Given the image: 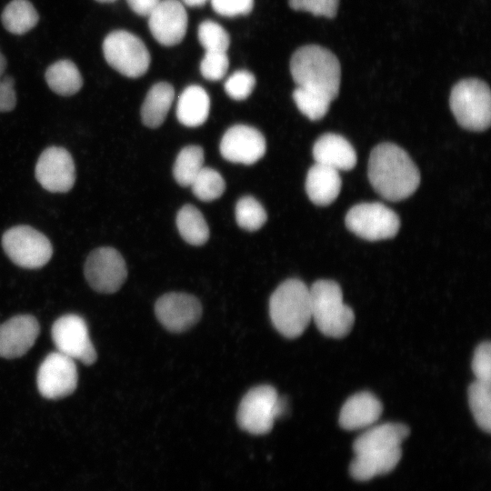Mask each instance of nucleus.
<instances>
[{
	"label": "nucleus",
	"instance_id": "bb28decb",
	"mask_svg": "<svg viewBox=\"0 0 491 491\" xmlns=\"http://www.w3.org/2000/svg\"><path fill=\"white\" fill-rule=\"evenodd\" d=\"M176 225L182 238L190 245L202 246L209 238V228L202 213L185 205L177 213Z\"/></svg>",
	"mask_w": 491,
	"mask_h": 491
},
{
	"label": "nucleus",
	"instance_id": "423d86ee",
	"mask_svg": "<svg viewBox=\"0 0 491 491\" xmlns=\"http://www.w3.org/2000/svg\"><path fill=\"white\" fill-rule=\"evenodd\" d=\"M287 404L269 385L251 388L239 404L236 419L239 427L252 435L267 434L275 420L285 415Z\"/></svg>",
	"mask_w": 491,
	"mask_h": 491
},
{
	"label": "nucleus",
	"instance_id": "0eeeda50",
	"mask_svg": "<svg viewBox=\"0 0 491 491\" xmlns=\"http://www.w3.org/2000/svg\"><path fill=\"white\" fill-rule=\"evenodd\" d=\"M102 49L107 64L126 77H140L149 68L151 58L147 47L128 31L109 33L103 41Z\"/></svg>",
	"mask_w": 491,
	"mask_h": 491
},
{
	"label": "nucleus",
	"instance_id": "37998d69",
	"mask_svg": "<svg viewBox=\"0 0 491 491\" xmlns=\"http://www.w3.org/2000/svg\"><path fill=\"white\" fill-rule=\"evenodd\" d=\"M95 1H97L99 3H113V2H115L116 0H95Z\"/></svg>",
	"mask_w": 491,
	"mask_h": 491
},
{
	"label": "nucleus",
	"instance_id": "72a5a7b5",
	"mask_svg": "<svg viewBox=\"0 0 491 491\" xmlns=\"http://www.w3.org/2000/svg\"><path fill=\"white\" fill-rule=\"evenodd\" d=\"M256 85L255 75L247 70L234 72L225 82L224 88L226 95L234 100L246 99Z\"/></svg>",
	"mask_w": 491,
	"mask_h": 491
},
{
	"label": "nucleus",
	"instance_id": "f257e3e1",
	"mask_svg": "<svg viewBox=\"0 0 491 491\" xmlns=\"http://www.w3.org/2000/svg\"><path fill=\"white\" fill-rule=\"evenodd\" d=\"M367 172L375 191L389 201L407 198L420 184L416 164L404 149L392 143H382L372 149Z\"/></svg>",
	"mask_w": 491,
	"mask_h": 491
},
{
	"label": "nucleus",
	"instance_id": "dca6fc26",
	"mask_svg": "<svg viewBox=\"0 0 491 491\" xmlns=\"http://www.w3.org/2000/svg\"><path fill=\"white\" fill-rule=\"evenodd\" d=\"M159 322L169 331L181 333L193 326L200 318L201 304L196 297L185 293H167L155 306Z\"/></svg>",
	"mask_w": 491,
	"mask_h": 491
},
{
	"label": "nucleus",
	"instance_id": "ea45409f",
	"mask_svg": "<svg viewBox=\"0 0 491 491\" xmlns=\"http://www.w3.org/2000/svg\"><path fill=\"white\" fill-rule=\"evenodd\" d=\"M161 0H126L129 7L138 15L148 16Z\"/></svg>",
	"mask_w": 491,
	"mask_h": 491
},
{
	"label": "nucleus",
	"instance_id": "f3484780",
	"mask_svg": "<svg viewBox=\"0 0 491 491\" xmlns=\"http://www.w3.org/2000/svg\"><path fill=\"white\" fill-rule=\"evenodd\" d=\"M40 327L30 315L15 316L0 325V356L7 359L24 356L35 344Z\"/></svg>",
	"mask_w": 491,
	"mask_h": 491
},
{
	"label": "nucleus",
	"instance_id": "20e7f679",
	"mask_svg": "<svg viewBox=\"0 0 491 491\" xmlns=\"http://www.w3.org/2000/svg\"><path fill=\"white\" fill-rule=\"evenodd\" d=\"M311 319L325 336L342 338L351 331L355 314L351 307L343 302L340 286L333 281L321 279L309 288Z\"/></svg>",
	"mask_w": 491,
	"mask_h": 491
},
{
	"label": "nucleus",
	"instance_id": "aec40b11",
	"mask_svg": "<svg viewBox=\"0 0 491 491\" xmlns=\"http://www.w3.org/2000/svg\"><path fill=\"white\" fill-rule=\"evenodd\" d=\"M409 435V428L400 423L370 426L353 444L355 454L386 451L400 447Z\"/></svg>",
	"mask_w": 491,
	"mask_h": 491
},
{
	"label": "nucleus",
	"instance_id": "f8f14e48",
	"mask_svg": "<svg viewBox=\"0 0 491 491\" xmlns=\"http://www.w3.org/2000/svg\"><path fill=\"white\" fill-rule=\"evenodd\" d=\"M77 377L75 360L56 351L47 355L41 363L36 375V385L42 396L58 399L75 390Z\"/></svg>",
	"mask_w": 491,
	"mask_h": 491
},
{
	"label": "nucleus",
	"instance_id": "4468645a",
	"mask_svg": "<svg viewBox=\"0 0 491 491\" xmlns=\"http://www.w3.org/2000/svg\"><path fill=\"white\" fill-rule=\"evenodd\" d=\"M148 27L162 45L182 42L187 29V13L180 0H161L148 15Z\"/></svg>",
	"mask_w": 491,
	"mask_h": 491
},
{
	"label": "nucleus",
	"instance_id": "4be33fe9",
	"mask_svg": "<svg viewBox=\"0 0 491 491\" xmlns=\"http://www.w3.org/2000/svg\"><path fill=\"white\" fill-rule=\"evenodd\" d=\"M401 456V446L386 451L356 454L349 466V473L356 480H370L391 472L399 463Z\"/></svg>",
	"mask_w": 491,
	"mask_h": 491
},
{
	"label": "nucleus",
	"instance_id": "7ed1b4c3",
	"mask_svg": "<svg viewBox=\"0 0 491 491\" xmlns=\"http://www.w3.org/2000/svg\"><path fill=\"white\" fill-rule=\"evenodd\" d=\"M269 316L276 329L287 338L303 334L311 320L310 291L299 279L281 283L269 299Z\"/></svg>",
	"mask_w": 491,
	"mask_h": 491
},
{
	"label": "nucleus",
	"instance_id": "e433bc0d",
	"mask_svg": "<svg viewBox=\"0 0 491 491\" xmlns=\"http://www.w3.org/2000/svg\"><path fill=\"white\" fill-rule=\"evenodd\" d=\"M471 367L476 381L491 384V345L489 341L481 343L476 348Z\"/></svg>",
	"mask_w": 491,
	"mask_h": 491
},
{
	"label": "nucleus",
	"instance_id": "39448f33",
	"mask_svg": "<svg viewBox=\"0 0 491 491\" xmlns=\"http://www.w3.org/2000/svg\"><path fill=\"white\" fill-rule=\"evenodd\" d=\"M449 105L463 128L484 131L489 127L491 93L486 82L476 78L459 81L451 90Z\"/></svg>",
	"mask_w": 491,
	"mask_h": 491
},
{
	"label": "nucleus",
	"instance_id": "393cba45",
	"mask_svg": "<svg viewBox=\"0 0 491 491\" xmlns=\"http://www.w3.org/2000/svg\"><path fill=\"white\" fill-rule=\"evenodd\" d=\"M45 77L49 88L63 96L76 94L83 85L79 69L68 59L58 60L49 65Z\"/></svg>",
	"mask_w": 491,
	"mask_h": 491
},
{
	"label": "nucleus",
	"instance_id": "79ce46f5",
	"mask_svg": "<svg viewBox=\"0 0 491 491\" xmlns=\"http://www.w3.org/2000/svg\"><path fill=\"white\" fill-rule=\"evenodd\" d=\"M5 65H6L5 58L0 51V76L3 75V73L5 72Z\"/></svg>",
	"mask_w": 491,
	"mask_h": 491
},
{
	"label": "nucleus",
	"instance_id": "f704fd0d",
	"mask_svg": "<svg viewBox=\"0 0 491 491\" xmlns=\"http://www.w3.org/2000/svg\"><path fill=\"white\" fill-rule=\"evenodd\" d=\"M228 66L226 52L205 51L200 63V72L205 79L218 81L225 75Z\"/></svg>",
	"mask_w": 491,
	"mask_h": 491
},
{
	"label": "nucleus",
	"instance_id": "1a4fd4ad",
	"mask_svg": "<svg viewBox=\"0 0 491 491\" xmlns=\"http://www.w3.org/2000/svg\"><path fill=\"white\" fill-rule=\"evenodd\" d=\"M345 223L348 230L368 241L392 238L400 228L398 215L378 202L354 205L348 210Z\"/></svg>",
	"mask_w": 491,
	"mask_h": 491
},
{
	"label": "nucleus",
	"instance_id": "ddd939ff",
	"mask_svg": "<svg viewBox=\"0 0 491 491\" xmlns=\"http://www.w3.org/2000/svg\"><path fill=\"white\" fill-rule=\"evenodd\" d=\"M42 187L52 193L68 192L75 181V168L70 153L59 146H50L40 155L35 169Z\"/></svg>",
	"mask_w": 491,
	"mask_h": 491
},
{
	"label": "nucleus",
	"instance_id": "9b49d317",
	"mask_svg": "<svg viewBox=\"0 0 491 491\" xmlns=\"http://www.w3.org/2000/svg\"><path fill=\"white\" fill-rule=\"evenodd\" d=\"M84 273L89 286L103 294L116 292L127 276L125 259L113 247H99L86 258Z\"/></svg>",
	"mask_w": 491,
	"mask_h": 491
},
{
	"label": "nucleus",
	"instance_id": "9d476101",
	"mask_svg": "<svg viewBox=\"0 0 491 491\" xmlns=\"http://www.w3.org/2000/svg\"><path fill=\"white\" fill-rule=\"evenodd\" d=\"M51 336L61 354L85 365H92L96 360L87 325L81 316L73 314L60 316L52 326Z\"/></svg>",
	"mask_w": 491,
	"mask_h": 491
},
{
	"label": "nucleus",
	"instance_id": "a878e982",
	"mask_svg": "<svg viewBox=\"0 0 491 491\" xmlns=\"http://www.w3.org/2000/svg\"><path fill=\"white\" fill-rule=\"evenodd\" d=\"M1 20L8 32L20 35L36 25L39 15L28 0H12L5 7Z\"/></svg>",
	"mask_w": 491,
	"mask_h": 491
},
{
	"label": "nucleus",
	"instance_id": "cd10ccee",
	"mask_svg": "<svg viewBox=\"0 0 491 491\" xmlns=\"http://www.w3.org/2000/svg\"><path fill=\"white\" fill-rule=\"evenodd\" d=\"M204 167V151L198 145L184 147L177 155L173 175L177 184L189 186Z\"/></svg>",
	"mask_w": 491,
	"mask_h": 491
},
{
	"label": "nucleus",
	"instance_id": "c756f323",
	"mask_svg": "<svg viewBox=\"0 0 491 491\" xmlns=\"http://www.w3.org/2000/svg\"><path fill=\"white\" fill-rule=\"evenodd\" d=\"M293 99L299 111L312 121L323 118L332 102L322 94L298 86L293 92Z\"/></svg>",
	"mask_w": 491,
	"mask_h": 491
},
{
	"label": "nucleus",
	"instance_id": "6ab92c4d",
	"mask_svg": "<svg viewBox=\"0 0 491 491\" xmlns=\"http://www.w3.org/2000/svg\"><path fill=\"white\" fill-rule=\"evenodd\" d=\"M316 163L337 171L353 169L356 165V153L353 145L342 135L333 133L322 135L314 144Z\"/></svg>",
	"mask_w": 491,
	"mask_h": 491
},
{
	"label": "nucleus",
	"instance_id": "412c9836",
	"mask_svg": "<svg viewBox=\"0 0 491 491\" xmlns=\"http://www.w3.org/2000/svg\"><path fill=\"white\" fill-rule=\"evenodd\" d=\"M306 192L316 205H328L338 196L342 180L339 171L316 163L307 172Z\"/></svg>",
	"mask_w": 491,
	"mask_h": 491
},
{
	"label": "nucleus",
	"instance_id": "6e6552de",
	"mask_svg": "<svg viewBox=\"0 0 491 491\" xmlns=\"http://www.w3.org/2000/svg\"><path fill=\"white\" fill-rule=\"evenodd\" d=\"M2 246L18 266L35 269L44 266L53 255L49 239L29 225H16L5 232Z\"/></svg>",
	"mask_w": 491,
	"mask_h": 491
},
{
	"label": "nucleus",
	"instance_id": "2f4dec72",
	"mask_svg": "<svg viewBox=\"0 0 491 491\" xmlns=\"http://www.w3.org/2000/svg\"><path fill=\"white\" fill-rule=\"evenodd\" d=\"M266 212L263 205L253 196L240 198L235 205V220L238 225L246 231H256L266 223Z\"/></svg>",
	"mask_w": 491,
	"mask_h": 491
},
{
	"label": "nucleus",
	"instance_id": "7c9ffc66",
	"mask_svg": "<svg viewBox=\"0 0 491 491\" xmlns=\"http://www.w3.org/2000/svg\"><path fill=\"white\" fill-rule=\"evenodd\" d=\"M191 187L198 199L210 202L223 195L225 183L216 170L204 166L194 179Z\"/></svg>",
	"mask_w": 491,
	"mask_h": 491
},
{
	"label": "nucleus",
	"instance_id": "4c0bfd02",
	"mask_svg": "<svg viewBox=\"0 0 491 491\" xmlns=\"http://www.w3.org/2000/svg\"><path fill=\"white\" fill-rule=\"evenodd\" d=\"M213 10L219 15L235 17L248 15L254 0H210Z\"/></svg>",
	"mask_w": 491,
	"mask_h": 491
},
{
	"label": "nucleus",
	"instance_id": "a19ab883",
	"mask_svg": "<svg viewBox=\"0 0 491 491\" xmlns=\"http://www.w3.org/2000/svg\"><path fill=\"white\" fill-rule=\"evenodd\" d=\"M184 5L189 7H201L209 0H180Z\"/></svg>",
	"mask_w": 491,
	"mask_h": 491
},
{
	"label": "nucleus",
	"instance_id": "58836bf2",
	"mask_svg": "<svg viewBox=\"0 0 491 491\" xmlns=\"http://www.w3.org/2000/svg\"><path fill=\"white\" fill-rule=\"evenodd\" d=\"M14 85L12 77L0 76V112H9L15 108L16 95Z\"/></svg>",
	"mask_w": 491,
	"mask_h": 491
},
{
	"label": "nucleus",
	"instance_id": "473e14b6",
	"mask_svg": "<svg viewBox=\"0 0 491 491\" xmlns=\"http://www.w3.org/2000/svg\"><path fill=\"white\" fill-rule=\"evenodd\" d=\"M197 36L205 51L226 52L230 45L228 33L212 20H205L199 25Z\"/></svg>",
	"mask_w": 491,
	"mask_h": 491
},
{
	"label": "nucleus",
	"instance_id": "a211bd4d",
	"mask_svg": "<svg viewBox=\"0 0 491 491\" xmlns=\"http://www.w3.org/2000/svg\"><path fill=\"white\" fill-rule=\"evenodd\" d=\"M382 411L383 406L376 396L370 392H359L343 405L339 425L346 430L370 427L379 419Z\"/></svg>",
	"mask_w": 491,
	"mask_h": 491
},
{
	"label": "nucleus",
	"instance_id": "c9c22d12",
	"mask_svg": "<svg viewBox=\"0 0 491 491\" xmlns=\"http://www.w3.org/2000/svg\"><path fill=\"white\" fill-rule=\"evenodd\" d=\"M293 10L309 12L316 16L333 18L336 16L339 0H289Z\"/></svg>",
	"mask_w": 491,
	"mask_h": 491
},
{
	"label": "nucleus",
	"instance_id": "c85d7f7f",
	"mask_svg": "<svg viewBox=\"0 0 491 491\" xmlns=\"http://www.w3.org/2000/svg\"><path fill=\"white\" fill-rule=\"evenodd\" d=\"M491 384L473 382L468 387V403L478 426L490 433L491 430Z\"/></svg>",
	"mask_w": 491,
	"mask_h": 491
},
{
	"label": "nucleus",
	"instance_id": "b1692460",
	"mask_svg": "<svg viewBox=\"0 0 491 491\" xmlns=\"http://www.w3.org/2000/svg\"><path fill=\"white\" fill-rule=\"evenodd\" d=\"M174 97L175 90L169 83L155 84L147 92L141 107L143 123L151 128L158 127L165 121Z\"/></svg>",
	"mask_w": 491,
	"mask_h": 491
},
{
	"label": "nucleus",
	"instance_id": "2eb2a0df",
	"mask_svg": "<svg viewBox=\"0 0 491 491\" xmlns=\"http://www.w3.org/2000/svg\"><path fill=\"white\" fill-rule=\"evenodd\" d=\"M219 148L221 155L227 161L253 165L265 155L266 144L256 128L235 125L224 134Z\"/></svg>",
	"mask_w": 491,
	"mask_h": 491
},
{
	"label": "nucleus",
	"instance_id": "f03ea898",
	"mask_svg": "<svg viewBox=\"0 0 491 491\" xmlns=\"http://www.w3.org/2000/svg\"><path fill=\"white\" fill-rule=\"evenodd\" d=\"M290 73L298 87L313 90L333 101L339 93L341 66L328 49L316 45L299 47L290 60Z\"/></svg>",
	"mask_w": 491,
	"mask_h": 491
},
{
	"label": "nucleus",
	"instance_id": "5701e85b",
	"mask_svg": "<svg viewBox=\"0 0 491 491\" xmlns=\"http://www.w3.org/2000/svg\"><path fill=\"white\" fill-rule=\"evenodd\" d=\"M210 98L200 85H192L184 89L176 104L178 121L188 127L203 125L209 115Z\"/></svg>",
	"mask_w": 491,
	"mask_h": 491
}]
</instances>
